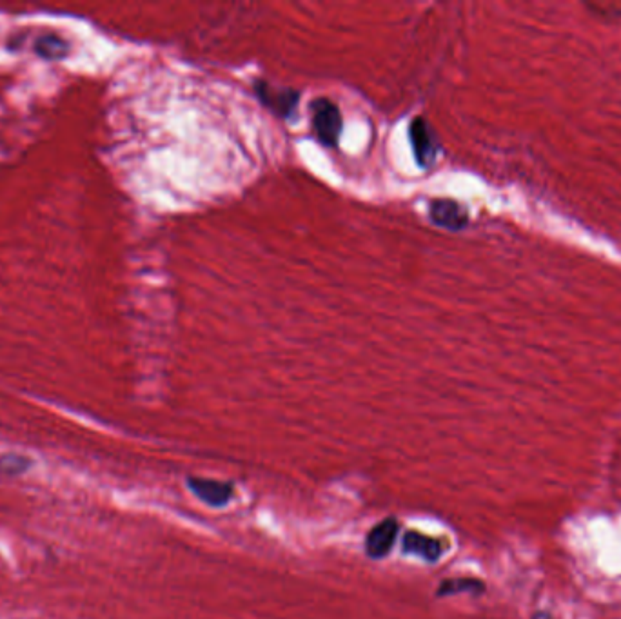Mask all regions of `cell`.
Segmentation results:
<instances>
[{"mask_svg":"<svg viewBox=\"0 0 621 619\" xmlns=\"http://www.w3.org/2000/svg\"><path fill=\"white\" fill-rule=\"evenodd\" d=\"M311 113H313V129L318 140L327 148H335L342 133V115L338 108L331 100L316 99L311 104Z\"/></svg>","mask_w":621,"mask_h":619,"instance_id":"1","label":"cell"},{"mask_svg":"<svg viewBox=\"0 0 621 619\" xmlns=\"http://www.w3.org/2000/svg\"><path fill=\"white\" fill-rule=\"evenodd\" d=\"M398 531H400V523L396 521V518H387V520L376 523L375 527L365 536L364 549L367 558L371 560L387 558L395 549Z\"/></svg>","mask_w":621,"mask_h":619,"instance_id":"2","label":"cell"},{"mask_svg":"<svg viewBox=\"0 0 621 619\" xmlns=\"http://www.w3.org/2000/svg\"><path fill=\"white\" fill-rule=\"evenodd\" d=\"M411 144L418 166L422 168L433 166L438 155V140L425 118L418 117L411 124Z\"/></svg>","mask_w":621,"mask_h":619,"instance_id":"3","label":"cell"},{"mask_svg":"<svg viewBox=\"0 0 621 619\" xmlns=\"http://www.w3.org/2000/svg\"><path fill=\"white\" fill-rule=\"evenodd\" d=\"M188 485L198 500L207 503L209 507H224L235 496V487H233V483L229 482H217V480L189 476Z\"/></svg>","mask_w":621,"mask_h":619,"instance_id":"4","label":"cell"},{"mask_svg":"<svg viewBox=\"0 0 621 619\" xmlns=\"http://www.w3.org/2000/svg\"><path fill=\"white\" fill-rule=\"evenodd\" d=\"M429 217L433 224L449 231H462L469 224L467 209L454 200H433L429 206Z\"/></svg>","mask_w":621,"mask_h":619,"instance_id":"5","label":"cell"},{"mask_svg":"<svg viewBox=\"0 0 621 619\" xmlns=\"http://www.w3.org/2000/svg\"><path fill=\"white\" fill-rule=\"evenodd\" d=\"M402 549L409 556H418L429 563H436L444 556V543L418 531H407L402 538Z\"/></svg>","mask_w":621,"mask_h":619,"instance_id":"6","label":"cell"},{"mask_svg":"<svg viewBox=\"0 0 621 619\" xmlns=\"http://www.w3.org/2000/svg\"><path fill=\"white\" fill-rule=\"evenodd\" d=\"M258 97L262 99V102L273 109L275 113H278L280 117H291L296 106H298V99L300 95L296 93L295 89H280L275 91L266 82H257Z\"/></svg>","mask_w":621,"mask_h":619,"instance_id":"7","label":"cell"},{"mask_svg":"<svg viewBox=\"0 0 621 619\" xmlns=\"http://www.w3.org/2000/svg\"><path fill=\"white\" fill-rule=\"evenodd\" d=\"M485 592V583L476 578H451L440 583V587L436 590L438 598L445 596H454V594H473V596H482Z\"/></svg>","mask_w":621,"mask_h":619,"instance_id":"8","label":"cell"},{"mask_svg":"<svg viewBox=\"0 0 621 619\" xmlns=\"http://www.w3.org/2000/svg\"><path fill=\"white\" fill-rule=\"evenodd\" d=\"M37 51L46 59H60L68 53V46L64 40H60L55 35H44L37 42Z\"/></svg>","mask_w":621,"mask_h":619,"instance_id":"9","label":"cell"},{"mask_svg":"<svg viewBox=\"0 0 621 619\" xmlns=\"http://www.w3.org/2000/svg\"><path fill=\"white\" fill-rule=\"evenodd\" d=\"M28 463L22 456H4L0 460V469L6 472V474H19L28 467Z\"/></svg>","mask_w":621,"mask_h":619,"instance_id":"10","label":"cell"},{"mask_svg":"<svg viewBox=\"0 0 621 619\" xmlns=\"http://www.w3.org/2000/svg\"><path fill=\"white\" fill-rule=\"evenodd\" d=\"M531 619H552V616L547 610H538V612H534Z\"/></svg>","mask_w":621,"mask_h":619,"instance_id":"11","label":"cell"}]
</instances>
